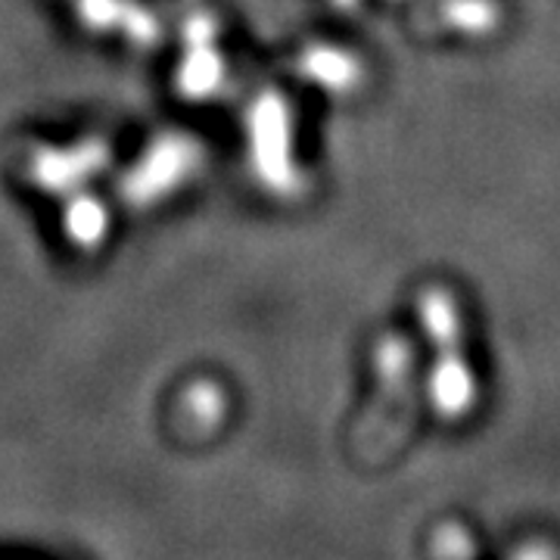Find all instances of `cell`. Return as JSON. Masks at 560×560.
<instances>
[{
	"label": "cell",
	"instance_id": "obj_1",
	"mask_svg": "<svg viewBox=\"0 0 560 560\" xmlns=\"http://www.w3.org/2000/svg\"><path fill=\"white\" fill-rule=\"evenodd\" d=\"M420 324L436 346V368L430 377L433 405L440 418L460 420L477 405V377L464 359L458 302L442 283H433L420 293Z\"/></svg>",
	"mask_w": 560,
	"mask_h": 560
},
{
	"label": "cell",
	"instance_id": "obj_2",
	"mask_svg": "<svg viewBox=\"0 0 560 560\" xmlns=\"http://www.w3.org/2000/svg\"><path fill=\"white\" fill-rule=\"evenodd\" d=\"M305 66H308V72H312L315 79L324 81V84H327V88H334V91H340L342 84H352V79L359 75V66L349 60L346 54H340V50H330V47L318 50V54L305 62Z\"/></svg>",
	"mask_w": 560,
	"mask_h": 560
},
{
	"label": "cell",
	"instance_id": "obj_3",
	"mask_svg": "<svg viewBox=\"0 0 560 560\" xmlns=\"http://www.w3.org/2000/svg\"><path fill=\"white\" fill-rule=\"evenodd\" d=\"M433 551H436V555H470V551H474V541L467 539L464 529L448 526V529H440Z\"/></svg>",
	"mask_w": 560,
	"mask_h": 560
}]
</instances>
